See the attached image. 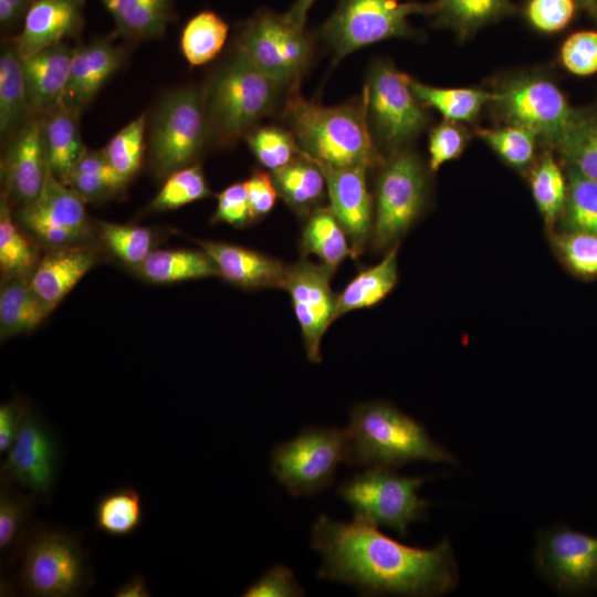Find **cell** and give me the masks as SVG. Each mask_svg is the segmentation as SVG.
<instances>
[{
	"instance_id": "1",
	"label": "cell",
	"mask_w": 597,
	"mask_h": 597,
	"mask_svg": "<svg viewBox=\"0 0 597 597\" xmlns=\"http://www.w3.org/2000/svg\"><path fill=\"white\" fill-rule=\"evenodd\" d=\"M311 546L322 556L318 578L350 585L362 596H441L459 579L448 538L432 548L415 547L356 517L343 522L320 515Z\"/></svg>"
},
{
	"instance_id": "2",
	"label": "cell",
	"mask_w": 597,
	"mask_h": 597,
	"mask_svg": "<svg viewBox=\"0 0 597 597\" xmlns=\"http://www.w3.org/2000/svg\"><path fill=\"white\" fill-rule=\"evenodd\" d=\"M280 117L293 134L298 150L316 161L333 167L370 168L385 160L368 127L364 95L325 106L295 92Z\"/></svg>"
},
{
	"instance_id": "3",
	"label": "cell",
	"mask_w": 597,
	"mask_h": 597,
	"mask_svg": "<svg viewBox=\"0 0 597 597\" xmlns=\"http://www.w3.org/2000/svg\"><path fill=\"white\" fill-rule=\"evenodd\" d=\"M293 91L233 50L202 87L210 143L229 147L270 116L281 114Z\"/></svg>"
},
{
	"instance_id": "4",
	"label": "cell",
	"mask_w": 597,
	"mask_h": 597,
	"mask_svg": "<svg viewBox=\"0 0 597 597\" xmlns=\"http://www.w3.org/2000/svg\"><path fill=\"white\" fill-rule=\"evenodd\" d=\"M345 430V463L360 468H398L418 461L458 464L431 439L422 423L386 401L355 405Z\"/></svg>"
},
{
	"instance_id": "5",
	"label": "cell",
	"mask_w": 597,
	"mask_h": 597,
	"mask_svg": "<svg viewBox=\"0 0 597 597\" xmlns=\"http://www.w3.org/2000/svg\"><path fill=\"white\" fill-rule=\"evenodd\" d=\"M13 566L27 596L74 597L93 584L90 558L71 531L34 524Z\"/></svg>"
},
{
	"instance_id": "6",
	"label": "cell",
	"mask_w": 597,
	"mask_h": 597,
	"mask_svg": "<svg viewBox=\"0 0 597 597\" xmlns=\"http://www.w3.org/2000/svg\"><path fill=\"white\" fill-rule=\"evenodd\" d=\"M234 51L259 71L297 91L315 55L314 38L285 15L260 10L245 20L234 39Z\"/></svg>"
},
{
	"instance_id": "7",
	"label": "cell",
	"mask_w": 597,
	"mask_h": 597,
	"mask_svg": "<svg viewBox=\"0 0 597 597\" xmlns=\"http://www.w3.org/2000/svg\"><path fill=\"white\" fill-rule=\"evenodd\" d=\"M432 476H405L387 468H365L337 486L354 517L381 525L405 537L412 522L426 517L430 502L418 494Z\"/></svg>"
},
{
	"instance_id": "8",
	"label": "cell",
	"mask_w": 597,
	"mask_h": 597,
	"mask_svg": "<svg viewBox=\"0 0 597 597\" xmlns=\"http://www.w3.org/2000/svg\"><path fill=\"white\" fill-rule=\"evenodd\" d=\"M436 12V4L399 0H339L320 29L321 39L336 62L376 42L413 35L412 14Z\"/></svg>"
},
{
	"instance_id": "9",
	"label": "cell",
	"mask_w": 597,
	"mask_h": 597,
	"mask_svg": "<svg viewBox=\"0 0 597 597\" xmlns=\"http://www.w3.org/2000/svg\"><path fill=\"white\" fill-rule=\"evenodd\" d=\"M366 117L377 149L388 155L405 149L428 124L425 105L408 83V75L386 61L369 69L363 91Z\"/></svg>"
},
{
	"instance_id": "10",
	"label": "cell",
	"mask_w": 597,
	"mask_h": 597,
	"mask_svg": "<svg viewBox=\"0 0 597 597\" xmlns=\"http://www.w3.org/2000/svg\"><path fill=\"white\" fill-rule=\"evenodd\" d=\"M208 143L202 88L188 86L166 96L150 124L149 159L155 172L169 176L190 166Z\"/></svg>"
},
{
	"instance_id": "11",
	"label": "cell",
	"mask_w": 597,
	"mask_h": 597,
	"mask_svg": "<svg viewBox=\"0 0 597 597\" xmlns=\"http://www.w3.org/2000/svg\"><path fill=\"white\" fill-rule=\"evenodd\" d=\"M344 428L303 429L271 452V472L292 496H310L334 483L345 461Z\"/></svg>"
},
{
	"instance_id": "12",
	"label": "cell",
	"mask_w": 597,
	"mask_h": 597,
	"mask_svg": "<svg viewBox=\"0 0 597 597\" xmlns=\"http://www.w3.org/2000/svg\"><path fill=\"white\" fill-rule=\"evenodd\" d=\"M426 200V174L420 158L401 149L380 164L375 191L373 245L394 244L420 214Z\"/></svg>"
},
{
	"instance_id": "13",
	"label": "cell",
	"mask_w": 597,
	"mask_h": 597,
	"mask_svg": "<svg viewBox=\"0 0 597 597\" xmlns=\"http://www.w3.org/2000/svg\"><path fill=\"white\" fill-rule=\"evenodd\" d=\"M495 93L492 103L507 124L526 128L556 148L584 115L572 108L559 88L544 77H519Z\"/></svg>"
},
{
	"instance_id": "14",
	"label": "cell",
	"mask_w": 597,
	"mask_h": 597,
	"mask_svg": "<svg viewBox=\"0 0 597 597\" xmlns=\"http://www.w3.org/2000/svg\"><path fill=\"white\" fill-rule=\"evenodd\" d=\"M533 559L538 573L566 594L597 589V537L558 524L537 535Z\"/></svg>"
},
{
	"instance_id": "15",
	"label": "cell",
	"mask_w": 597,
	"mask_h": 597,
	"mask_svg": "<svg viewBox=\"0 0 597 597\" xmlns=\"http://www.w3.org/2000/svg\"><path fill=\"white\" fill-rule=\"evenodd\" d=\"M1 464V483L18 485L40 496L55 486L61 448L55 432L30 408Z\"/></svg>"
},
{
	"instance_id": "16",
	"label": "cell",
	"mask_w": 597,
	"mask_h": 597,
	"mask_svg": "<svg viewBox=\"0 0 597 597\" xmlns=\"http://www.w3.org/2000/svg\"><path fill=\"white\" fill-rule=\"evenodd\" d=\"M333 272L302 259L287 266L283 289L291 296L307 359L320 363L322 339L336 318L337 295L331 287Z\"/></svg>"
},
{
	"instance_id": "17",
	"label": "cell",
	"mask_w": 597,
	"mask_h": 597,
	"mask_svg": "<svg viewBox=\"0 0 597 597\" xmlns=\"http://www.w3.org/2000/svg\"><path fill=\"white\" fill-rule=\"evenodd\" d=\"M19 222L52 248L75 245L88 232L84 200L48 170L43 188L18 212Z\"/></svg>"
},
{
	"instance_id": "18",
	"label": "cell",
	"mask_w": 597,
	"mask_h": 597,
	"mask_svg": "<svg viewBox=\"0 0 597 597\" xmlns=\"http://www.w3.org/2000/svg\"><path fill=\"white\" fill-rule=\"evenodd\" d=\"M312 160L324 174L328 208L347 233L353 258H357L373 237L374 230V200L366 181L368 167H333Z\"/></svg>"
},
{
	"instance_id": "19",
	"label": "cell",
	"mask_w": 597,
	"mask_h": 597,
	"mask_svg": "<svg viewBox=\"0 0 597 597\" xmlns=\"http://www.w3.org/2000/svg\"><path fill=\"white\" fill-rule=\"evenodd\" d=\"M12 137L2 160L3 193L22 207L39 196L49 170L42 117H31Z\"/></svg>"
},
{
	"instance_id": "20",
	"label": "cell",
	"mask_w": 597,
	"mask_h": 597,
	"mask_svg": "<svg viewBox=\"0 0 597 597\" xmlns=\"http://www.w3.org/2000/svg\"><path fill=\"white\" fill-rule=\"evenodd\" d=\"M83 6L84 0H34L22 31L12 41L20 57L77 35L83 25Z\"/></svg>"
},
{
	"instance_id": "21",
	"label": "cell",
	"mask_w": 597,
	"mask_h": 597,
	"mask_svg": "<svg viewBox=\"0 0 597 597\" xmlns=\"http://www.w3.org/2000/svg\"><path fill=\"white\" fill-rule=\"evenodd\" d=\"M122 60L121 49L107 40L74 49L60 105L80 114L121 66Z\"/></svg>"
},
{
	"instance_id": "22",
	"label": "cell",
	"mask_w": 597,
	"mask_h": 597,
	"mask_svg": "<svg viewBox=\"0 0 597 597\" xmlns=\"http://www.w3.org/2000/svg\"><path fill=\"white\" fill-rule=\"evenodd\" d=\"M203 251L212 259L228 282L249 290L283 289L287 266L263 253L234 244L201 241Z\"/></svg>"
},
{
	"instance_id": "23",
	"label": "cell",
	"mask_w": 597,
	"mask_h": 597,
	"mask_svg": "<svg viewBox=\"0 0 597 597\" xmlns=\"http://www.w3.org/2000/svg\"><path fill=\"white\" fill-rule=\"evenodd\" d=\"M74 49L60 42L23 59L28 102L33 116H43L61 103Z\"/></svg>"
},
{
	"instance_id": "24",
	"label": "cell",
	"mask_w": 597,
	"mask_h": 597,
	"mask_svg": "<svg viewBox=\"0 0 597 597\" xmlns=\"http://www.w3.org/2000/svg\"><path fill=\"white\" fill-rule=\"evenodd\" d=\"M94 254L76 245L52 248L32 271L29 285L50 307H55L94 264Z\"/></svg>"
},
{
	"instance_id": "25",
	"label": "cell",
	"mask_w": 597,
	"mask_h": 597,
	"mask_svg": "<svg viewBox=\"0 0 597 597\" xmlns=\"http://www.w3.org/2000/svg\"><path fill=\"white\" fill-rule=\"evenodd\" d=\"M41 117L49 168L66 184L86 150L78 128V114L59 105Z\"/></svg>"
},
{
	"instance_id": "26",
	"label": "cell",
	"mask_w": 597,
	"mask_h": 597,
	"mask_svg": "<svg viewBox=\"0 0 597 597\" xmlns=\"http://www.w3.org/2000/svg\"><path fill=\"white\" fill-rule=\"evenodd\" d=\"M271 176L279 196L300 216L307 218L327 195L322 169L300 150L290 164Z\"/></svg>"
},
{
	"instance_id": "27",
	"label": "cell",
	"mask_w": 597,
	"mask_h": 597,
	"mask_svg": "<svg viewBox=\"0 0 597 597\" xmlns=\"http://www.w3.org/2000/svg\"><path fill=\"white\" fill-rule=\"evenodd\" d=\"M32 492H22L12 484L0 489V556L2 567L14 565L32 527V514L39 501Z\"/></svg>"
},
{
	"instance_id": "28",
	"label": "cell",
	"mask_w": 597,
	"mask_h": 597,
	"mask_svg": "<svg viewBox=\"0 0 597 597\" xmlns=\"http://www.w3.org/2000/svg\"><path fill=\"white\" fill-rule=\"evenodd\" d=\"M397 280V247H392L379 263L362 271L337 295L336 318L378 304L392 291Z\"/></svg>"
},
{
	"instance_id": "29",
	"label": "cell",
	"mask_w": 597,
	"mask_h": 597,
	"mask_svg": "<svg viewBox=\"0 0 597 597\" xmlns=\"http://www.w3.org/2000/svg\"><path fill=\"white\" fill-rule=\"evenodd\" d=\"M349 245L346 231L328 207H318L307 217L301 237L304 255H316L334 273L347 256H353Z\"/></svg>"
},
{
	"instance_id": "30",
	"label": "cell",
	"mask_w": 597,
	"mask_h": 597,
	"mask_svg": "<svg viewBox=\"0 0 597 597\" xmlns=\"http://www.w3.org/2000/svg\"><path fill=\"white\" fill-rule=\"evenodd\" d=\"M31 117L22 59L12 43L6 44L0 55L1 135L14 134Z\"/></svg>"
},
{
	"instance_id": "31",
	"label": "cell",
	"mask_w": 597,
	"mask_h": 597,
	"mask_svg": "<svg viewBox=\"0 0 597 597\" xmlns=\"http://www.w3.org/2000/svg\"><path fill=\"white\" fill-rule=\"evenodd\" d=\"M113 15L118 34L150 39L164 33L170 18V0H101Z\"/></svg>"
},
{
	"instance_id": "32",
	"label": "cell",
	"mask_w": 597,
	"mask_h": 597,
	"mask_svg": "<svg viewBox=\"0 0 597 597\" xmlns=\"http://www.w3.org/2000/svg\"><path fill=\"white\" fill-rule=\"evenodd\" d=\"M155 283H171L219 275L212 259L203 251L155 250L138 266Z\"/></svg>"
},
{
	"instance_id": "33",
	"label": "cell",
	"mask_w": 597,
	"mask_h": 597,
	"mask_svg": "<svg viewBox=\"0 0 597 597\" xmlns=\"http://www.w3.org/2000/svg\"><path fill=\"white\" fill-rule=\"evenodd\" d=\"M51 310L29 284L20 279H8L0 292L1 337L32 331Z\"/></svg>"
},
{
	"instance_id": "34",
	"label": "cell",
	"mask_w": 597,
	"mask_h": 597,
	"mask_svg": "<svg viewBox=\"0 0 597 597\" xmlns=\"http://www.w3.org/2000/svg\"><path fill=\"white\" fill-rule=\"evenodd\" d=\"M408 83L418 100L439 112L449 122L473 121L486 103L496 98V93L476 88H442L426 85L410 76Z\"/></svg>"
},
{
	"instance_id": "35",
	"label": "cell",
	"mask_w": 597,
	"mask_h": 597,
	"mask_svg": "<svg viewBox=\"0 0 597 597\" xmlns=\"http://www.w3.org/2000/svg\"><path fill=\"white\" fill-rule=\"evenodd\" d=\"M144 516L140 493L123 486L103 494L94 509L96 528L113 537H125L136 532Z\"/></svg>"
},
{
	"instance_id": "36",
	"label": "cell",
	"mask_w": 597,
	"mask_h": 597,
	"mask_svg": "<svg viewBox=\"0 0 597 597\" xmlns=\"http://www.w3.org/2000/svg\"><path fill=\"white\" fill-rule=\"evenodd\" d=\"M434 4L438 23L461 36L514 11L509 0H438Z\"/></svg>"
},
{
	"instance_id": "37",
	"label": "cell",
	"mask_w": 597,
	"mask_h": 597,
	"mask_svg": "<svg viewBox=\"0 0 597 597\" xmlns=\"http://www.w3.org/2000/svg\"><path fill=\"white\" fill-rule=\"evenodd\" d=\"M229 33L228 23L213 11H201L185 25L180 46L191 65H202L214 59Z\"/></svg>"
},
{
	"instance_id": "38",
	"label": "cell",
	"mask_w": 597,
	"mask_h": 597,
	"mask_svg": "<svg viewBox=\"0 0 597 597\" xmlns=\"http://www.w3.org/2000/svg\"><path fill=\"white\" fill-rule=\"evenodd\" d=\"M125 184L109 164L103 149L87 148L66 182L84 201L103 199L118 191Z\"/></svg>"
},
{
	"instance_id": "39",
	"label": "cell",
	"mask_w": 597,
	"mask_h": 597,
	"mask_svg": "<svg viewBox=\"0 0 597 597\" xmlns=\"http://www.w3.org/2000/svg\"><path fill=\"white\" fill-rule=\"evenodd\" d=\"M38 256L31 241L13 222L10 200L2 192L0 205V266L7 279H21L33 271Z\"/></svg>"
},
{
	"instance_id": "40",
	"label": "cell",
	"mask_w": 597,
	"mask_h": 597,
	"mask_svg": "<svg viewBox=\"0 0 597 597\" xmlns=\"http://www.w3.org/2000/svg\"><path fill=\"white\" fill-rule=\"evenodd\" d=\"M531 188L537 208L548 228L562 218L567 182L558 164L545 153L531 172Z\"/></svg>"
},
{
	"instance_id": "41",
	"label": "cell",
	"mask_w": 597,
	"mask_h": 597,
	"mask_svg": "<svg viewBox=\"0 0 597 597\" xmlns=\"http://www.w3.org/2000/svg\"><path fill=\"white\" fill-rule=\"evenodd\" d=\"M562 219L565 231L597 234V181L583 176L573 167L568 170Z\"/></svg>"
},
{
	"instance_id": "42",
	"label": "cell",
	"mask_w": 597,
	"mask_h": 597,
	"mask_svg": "<svg viewBox=\"0 0 597 597\" xmlns=\"http://www.w3.org/2000/svg\"><path fill=\"white\" fill-rule=\"evenodd\" d=\"M247 143L261 165L274 171L298 155V146L285 126H258L245 136Z\"/></svg>"
},
{
	"instance_id": "43",
	"label": "cell",
	"mask_w": 597,
	"mask_h": 597,
	"mask_svg": "<svg viewBox=\"0 0 597 597\" xmlns=\"http://www.w3.org/2000/svg\"><path fill=\"white\" fill-rule=\"evenodd\" d=\"M146 115L121 129L103 149L118 176L127 182L139 169L145 148Z\"/></svg>"
},
{
	"instance_id": "44",
	"label": "cell",
	"mask_w": 597,
	"mask_h": 597,
	"mask_svg": "<svg viewBox=\"0 0 597 597\" xmlns=\"http://www.w3.org/2000/svg\"><path fill=\"white\" fill-rule=\"evenodd\" d=\"M199 165H190L170 174L150 203L155 211L171 210L210 196Z\"/></svg>"
},
{
	"instance_id": "45",
	"label": "cell",
	"mask_w": 597,
	"mask_h": 597,
	"mask_svg": "<svg viewBox=\"0 0 597 597\" xmlns=\"http://www.w3.org/2000/svg\"><path fill=\"white\" fill-rule=\"evenodd\" d=\"M570 167L597 181V115H583L557 148Z\"/></svg>"
},
{
	"instance_id": "46",
	"label": "cell",
	"mask_w": 597,
	"mask_h": 597,
	"mask_svg": "<svg viewBox=\"0 0 597 597\" xmlns=\"http://www.w3.org/2000/svg\"><path fill=\"white\" fill-rule=\"evenodd\" d=\"M100 234L109 252L127 264L139 266L151 252L153 235L145 227L100 222Z\"/></svg>"
},
{
	"instance_id": "47",
	"label": "cell",
	"mask_w": 597,
	"mask_h": 597,
	"mask_svg": "<svg viewBox=\"0 0 597 597\" xmlns=\"http://www.w3.org/2000/svg\"><path fill=\"white\" fill-rule=\"evenodd\" d=\"M478 135L507 164L515 168H525L534 159L536 135L516 125L500 128H483Z\"/></svg>"
},
{
	"instance_id": "48",
	"label": "cell",
	"mask_w": 597,
	"mask_h": 597,
	"mask_svg": "<svg viewBox=\"0 0 597 597\" xmlns=\"http://www.w3.org/2000/svg\"><path fill=\"white\" fill-rule=\"evenodd\" d=\"M553 245L575 275L585 280L597 277V234L564 231L553 234Z\"/></svg>"
},
{
	"instance_id": "49",
	"label": "cell",
	"mask_w": 597,
	"mask_h": 597,
	"mask_svg": "<svg viewBox=\"0 0 597 597\" xmlns=\"http://www.w3.org/2000/svg\"><path fill=\"white\" fill-rule=\"evenodd\" d=\"M561 59L573 74L585 76L597 72V32L580 31L563 44Z\"/></svg>"
},
{
	"instance_id": "50",
	"label": "cell",
	"mask_w": 597,
	"mask_h": 597,
	"mask_svg": "<svg viewBox=\"0 0 597 597\" xmlns=\"http://www.w3.org/2000/svg\"><path fill=\"white\" fill-rule=\"evenodd\" d=\"M465 135L453 122H443L429 135V168L437 171L444 163L457 158L465 146Z\"/></svg>"
},
{
	"instance_id": "51",
	"label": "cell",
	"mask_w": 597,
	"mask_h": 597,
	"mask_svg": "<svg viewBox=\"0 0 597 597\" xmlns=\"http://www.w3.org/2000/svg\"><path fill=\"white\" fill-rule=\"evenodd\" d=\"M305 590L295 579L293 572L284 565L269 568L242 594L244 597H300Z\"/></svg>"
},
{
	"instance_id": "52",
	"label": "cell",
	"mask_w": 597,
	"mask_h": 597,
	"mask_svg": "<svg viewBox=\"0 0 597 597\" xmlns=\"http://www.w3.org/2000/svg\"><path fill=\"white\" fill-rule=\"evenodd\" d=\"M574 0H531L526 14L538 30L555 32L564 29L575 12Z\"/></svg>"
},
{
	"instance_id": "53",
	"label": "cell",
	"mask_w": 597,
	"mask_h": 597,
	"mask_svg": "<svg viewBox=\"0 0 597 597\" xmlns=\"http://www.w3.org/2000/svg\"><path fill=\"white\" fill-rule=\"evenodd\" d=\"M245 184L235 182L218 195L213 222H224L233 227H243L251 221Z\"/></svg>"
},
{
	"instance_id": "54",
	"label": "cell",
	"mask_w": 597,
	"mask_h": 597,
	"mask_svg": "<svg viewBox=\"0 0 597 597\" xmlns=\"http://www.w3.org/2000/svg\"><path fill=\"white\" fill-rule=\"evenodd\" d=\"M244 184L252 220L266 216L273 209L279 196L272 176L255 170Z\"/></svg>"
},
{
	"instance_id": "55",
	"label": "cell",
	"mask_w": 597,
	"mask_h": 597,
	"mask_svg": "<svg viewBox=\"0 0 597 597\" xmlns=\"http://www.w3.org/2000/svg\"><path fill=\"white\" fill-rule=\"evenodd\" d=\"M30 407L21 400H11L0 406V452L13 444Z\"/></svg>"
},
{
	"instance_id": "56",
	"label": "cell",
	"mask_w": 597,
	"mask_h": 597,
	"mask_svg": "<svg viewBox=\"0 0 597 597\" xmlns=\"http://www.w3.org/2000/svg\"><path fill=\"white\" fill-rule=\"evenodd\" d=\"M34 0H0V23L2 28H11L22 18Z\"/></svg>"
},
{
	"instance_id": "57",
	"label": "cell",
	"mask_w": 597,
	"mask_h": 597,
	"mask_svg": "<svg viewBox=\"0 0 597 597\" xmlns=\"http://www.w3.org/2000/svg\"><path fill=\"white\" fill-rule=\"evenodd\" d=\"M113 596L115 597H149L151 596L146 578L140 574H135L125 583L119 585Z\"/></svg>"
},
{
	"instance_id": "58",
	"label": "cell",
	"mask_w": 597,
	"mask_h": 597,
	"mask_svg": "<svg viewBox=\"0 0 597 597\" xmlns=\"http://www.w3.org/2000/svg\"><path fill=\"white\" fill-rule=\"evenodd\" d=\"M315 0H295L284 15L298 27L305 28L308 10Z\"/></svg>"
},
{
	"instance_id": "59",
	"label": "cell",
	"mask_w": 597,
	"mask_h": 597,
	"mask_svg": "<svg viewBox=\"0 0 597 597\" xmlns=\"http://www.w3.org/2000/svg\"><path fill=\"white\" fill-rule=\"evenodd\" d=\"M575 3L585 8L593 15L597 17V0H574Z\"/></svg>"
}]
</instances>
